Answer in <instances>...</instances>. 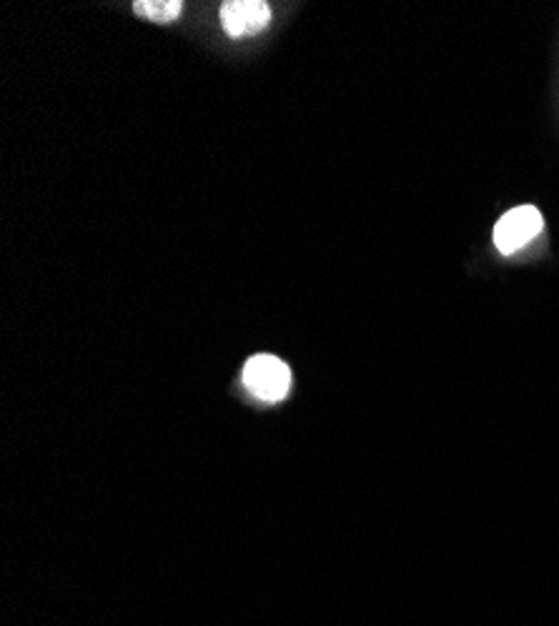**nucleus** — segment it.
<instances>
[{
  "instance_id": "1",
  "label": "nucleus",
  "mask_w": 559,
  "mask_h": 626,
  "mask_svg": "<svg viewBox=\"0 0 559 626\" xmlns=\"http://www.w3.org/2000/svg\"><path fill=\"white\" fill-rule=\"evenodd\" d=\"M244 384L256 399L274 404V401H282L288 394V389H292V371H288L282 359L261 353V357L246 361Z\"/></svg>"
},
{
  "instance_id": "2",
  "label": "nucleus",
  "mask_w": 559,
  "mask_h": 626,
  "mask_svg": "<svg viewBox=\"0 0 559 626\" xmlns=\"http://www.w3.org/2000/svg\"><path fill=\"white\" fill-rule=\"evenodd\" d=\"M545 219L537 205H517V209L507 211L505 216L497 221L495 226V246L499 254L511 256L519 248H525L529 241L542 233Z\"/></svg>"
},
{
  "instance_id": "3",
  "label": "nucleus",
  "mask_w": 559,
  "mask_h": 626,
  "mask_svg": "<svg viewBox=\"0 0 559 626\" xmlns=\"http://www.w3.org/2000/svg\"><path fill=\"white\" fill-rule=\"evenodd\" d=\"M221 25L229 35H249L264 31L272 21V11L264 0H226L221 6Z\"/></svg>"
},
{
  "instance_id": "4",
  "label": "nucleus",
  "mask_w": 559,
  "mask_h": 626,
  "mask_svg": "<svg viewBox=\"0 0 559 626\" xmlns=\"http://www.w3.org/2000/svg\"><path fill=\"white\" fill-rule=\"evenodd\" d=\"M181 11V0H138V3H134V13L144 15L154 23H173Z\"/></svg>"
}]
</instances>
